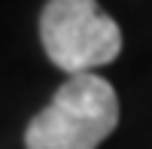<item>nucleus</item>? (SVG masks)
<instances>
[{
    "mask_svg": "<svg viewBox=\"0 0 152 149\" xmlns=\"http://www.w3.org/2000/svg\"><path fill=\"white\" fill-rule=\"evenodd\" d=\"M119 125V97L97 73L70 76L34 116L24 134L28 149H97Z\"/></svg>",
    "mask_w": 152,
    "mask_h": 149,
    "instance_id": "nucleus-1",
    "label": "nucleus"
},
{
    "mask_svg": "<svg viewBox=\"0 0 152 149\" xmlns=\"http://www.w3.org/2000/svg\"><path fill=\"white\" fill-rule=\"evenodd\" d=\"M40 43L55 67L79 76L119 58L122 31L97 0H49L40 15Z\"/></svg>",
    "mask_w": 152,
    "mask_h": 149,
    "instance_id": "nucleus-2",
    "label": "nucleus"
}]
</instances>
